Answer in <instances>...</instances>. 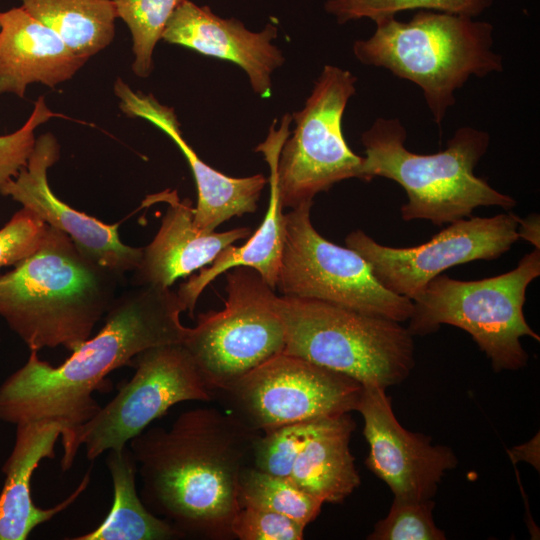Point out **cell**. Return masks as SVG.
<instances>
[{
    "mask_svg": "<svg viewBox=\"0 0 540 540\" xmlns=\"http://www.w3.org/2000/svg\"><path fill=\"white\" fill-rule=\"evenodd\" d=\"M260 434L211 407L181 413L169 429L146 428L128 442L142 502L183 536L233 539L241 475Z\"/></svg>",
    "mask_w": 540,
    "mask_h": 540,
    "instance_id": "cell-1",
    "label": "cell"
},
{
    "mask_svg": "<svg viewBox=\"0 0 540 540\" xmlns=\"http://www.w3.org/2000/svg\"><path fill=\"white\" fill-rule=\"evenodd\" d=\"M184 311L171 288L131 285L117 296L100 331L59 366L30 350L26 363L0 385V421L17 425L59 419L74 436L75 429L101 408L92 394L107 386L112 371L129 366L135 355L148 348L183 342L187 327L180 314ZM68 460L72 466L71 449Z\"/></svg>",
    "mask_w": 540,
    "mask_h": 540,
    "instance_id": "cell-2",
    "label": "cell"
},
{
    "mask_svg": "<svg viewBox=\"0 0 540 540\" xmlns=\"http://www.w3.org/2000/svg\"><path fill=\"white\" fill-rule=\"evenodd\" d=\"M121 276L47 227L37 249L0 275V316L30 350H75L124 286Z\"/></svg>",
    "mask_w": 540,
    "mask_h": 540,
    "instance_id": "cell-3",
    "label": "cell"
},
{
    "mask_svg": "<svg viewBox=\"0 0 540 540\" xmlns=\"http://www.w3.org/2000/svg\"><path fill=\"white\" fill-rule=\"evenodd\" d=\"M407 132L397 118H377L361 135L365 156L360 179L384 177L406 192L404 221L425 219L441 226L472 216L478 207H515L513 197L491 187L474 173L487 152L489 133L470 126L459 128L446 148L433 154L413 153L405 147Z\"/></svg>",
    "mask_w": 540,
    "mask_h": 540,
    "instance_id": "cell-4",
    "label": "cell"
},
{
    "mask_svg": "<svg viewBox=\"0 0 540 540\" xmlns=\"http://www.w3.org/2000/svg\"><path fill=\"white\" fill-rule=\"evenodd\" d=\"M375 23L370 38L354 43L355 57L418 85L439 127L455 103L454 92L471 76L503 70L502 57L493 50V27L487 22L420 10L409 22L390 16Z\"/></svg>",
    "mask_w": 540,
    "mask_h": 540,
    "instance_id": "cell-5",
    "label": "cell"
},
{
    "mask_svg": "<svg viewBox=\"0 0 540 540\" xmlns=\"http://www.w3.org/2000/svg\"><path fill=\"white\" fill-rule=\"evenodd\" d=\"M277 309L284 354L384 389L403 382L415 366L413 336L400 322L293 296H278Z\"/></svg>",
    "mask_w": 540,
    "mask_h": 540,
    "instance_id": "cell-6",
    "label": "cell"
},
{
    "mask_svg": "<svg viewBox=\"0 0 540 540\" xmlns=\"http://www.w3.org/2000/svg\"><path fill=\"white\" fill-rule=\"evenodd\" d=\"M540 275V249L524 255L516 268L473 281L438 275L413 302L407 330L412 336L437 331L442 324L470 334L496 372L527 365L520 339L539 335L526 322L523 306L529 284Z\"/></svg>",
    "mask_w": 540,
    "mask_h": 540,
    "instance_id": "cell-7",
    "label": "cell"
},
{
    "mask_svg": "<svg viewBox=\"0 0 540 540\" xmlns=\"http://www.w3.org/2000/svg\"><path fill=\"white\" fill-rule=\"evenodd\" d=\"M356 81L350 71L326 65L304 108L285 115L280 129L274 131L273 125L256 147L273 165L283 208L313 201L342 180L360 179L363 157L350 149L342 131Z\"/></svg>",
    "mask_w": 540,
    "mask_h": 540,
    "instance_id": "cell-8",
    "label": "cell"
},
{
    "mask_svg": "<svg viewBox=\"0 0 540 540\" xmlns=\"http://www.w3.org/2000/svg\"><path fill=\"white\" fill-rule=\"evenodd\" d=\"M225 276L224 308L200 314L182 342L211 392L225 391L285 347L275 290L250 267H233Z\"/></svg>",
    "mask_w": 540,
    "mask_h": 540,
    "instance_id": "cell-9",
    "label": "cell"
},
{
    "mask_svg": "<svg viewBox=\"0 0 540 540\" xmlns=\"http://www.w3.org/2000/svg\"><path fill=\"white\" fill-rule=\"evenodd\" d=\"M305 202L284 214L285 236L276 288L283 296L316 299L397 322L413 302L384 288L356 251L334 244L314 228Z\"/></svg>",
    "mask_w": 540,
    "mask_h": 540,
    "instance_id": "cell-10",
    "label": "cell"
},
{
    "mask_svg": "<svg viewBox=\"0 0 540 540\" xmlns=\"http://www.w3.org/2000/svg\"><path fill=\"white\" fill-rule=\"evenodd\" d=\"M129 366L132 378L119 386L115 397L74 431L71 456L84 445L94 461L108 450H121L172 406L184 401H209L211 391L182 343L148 348Z\"/></svg>",
    "mask_w": 540,
    "mask_h": 540,
    "instance_id": "cell-11",
    "label": "cell"
},
{
    "mask_svg": "<svg viewBox=\"0 0 540 540\" xmlns=\"http://www.w3.org/2000/svg\"><path fill=\"white\" fill-rule=\"evenodd\" d=\"M363 385L342 373L280 353L235 381L227 392L240 418L260 433L356 410Z\"/></svg>",
    "mask_w": 540,
    "mask_h": 540,
    "instance_id": "cell-12",
    "label": "cell"
},
{
    "mask_svg": "<svg viewBox=\"0 0 540 540\" xmlns=\"http://www.w3.org/2000/svg\"><path fill=\"white\" fill-rule=\"evenodd\" d=\"M520 217L513 212L468 217L452 222L426 243L406 248L379 244L362 230L345 244L370 265L377 281L394 294L414 300L436 276L450 267L493 260L519 240Z\"/></svg>",
    "mask_w": 540,
    "mask_h": 540,
    "instance_id": "cell-13",
    "label": "cell"
},
{
    "mask_svg": "<svg viewBox=\"0 0 540 540\" xmlns=\"http://www.w3.org/2000/svg\"><path fill=\"white\" fill-rule=\"evenodd\" d=\"M364 419L363 434L370 451L366 466L391 489L394 497L432 499L446 471L457 466L447 446L432 445L431 438L406 430L396 419L385 389L363 386L356 408Z\"/></svg>",
    "mask_w": 540,
    "mask_h": 540,
    "instance_id": "cell-14",
    "label": "cell"
},
{
    "mask_svg": "<svg viewBox=\"0 0 540 540\" xmlns=\"http://www.w3.org/2000/svg\"><path fill=\"white\" fill-rule=\"evenodd\" d=\"M60 157L55 136L45 133L36 138L24 168L1 189L48 226L64 232L75 246L99 265L125 276L138 266L143 248L124 244L119 224H106L79 212L58 198L49 186L47 172Z\"/></svg>",
    "mask_w": 540,
    "mask_h": 540,
    "instance_id": "cell-15",
    "label": "cell"
},
{
    "mask_svg": "<svg viewBox=\"0 0 540 540\" xmlns=\"http://www.w3.org/2000/svg\"><path fill=\"white\" fill-rule=\"evenodd\" d=\"M114 91L122 112L143 118L167 134L184 154L197 188L193 222L202 232H213L234 216L253 213L267 180L262 174L244 178L227 176L202 161L182 136L173 108L162 105L151 94L132 90L118 78Z\"/></svg>",
    "mask_w": 540,
    "mask_h": 540,
    "instance_id": "cell-16",
    "label": "cell"
},
{
    "mask_svg": "<svg viewBox=\"0 0 540 540\" xmlns=\"http://www.w3.org/2000/svg\"><path fill=\"white\" fill-rule=\"evenodd\" d=\"M61 438L65 461L73 440L72 429L62 420L45 418L16 425L12 451L2 466L5 482L0 492V540H25L40 524L67 509L86 490L91 469L76 489L51 508H40L31 498V479L39 463L55 458Z\"/></svg>",
    "mask_w": 540,
    "mask_h": 540,
    "instance_id": "cell-17",
    "label": "cell"
},
{
    "mask_svg": "<svg viewBox=\"0 0 540 540\" xmlns=\"http://www.w3.org/2000/svg\"><path fill=\"white\" fill-rule=\"evenodd\" d=\"M277 35L272 24L261 32H251L237 19L220 18L209 7L184 0L170 16L162 39L237 64L247 73L253 91L269 98L271 75L285 60L272 44Z\"/></svg>",
    "mask_w": 540,
    "mask_h": 540,
    "instance_id": "cell-18",
    "label": "cell"
},
{
    "mask_svg": "<svg viewBox=\"0 0 540 540\" xmlns=\"http://www.w3.org/2000/svg\"><path fill=\"white\" fill-rule=\"evenodd\" d=\"M156 202H165L168 208L154 239L143 248L131 285L170 288L177 279L210 265L222 250L251 235L249 227L225 232L198 230L192 203L180 200L176 190L167 189L145 200L147 204Z\"/></svg>",
    "mask_w": 540,
    "mask_h": 540,
    "instance_id": "cell-19",
    "label": "cell"
},
{
    "mask_svg": "<svg viewBox=\"0 0 540 540\" xmlns=\"http://www.w3.org/2000/svg\"><path fill=\"white\" fill-rule=\"evenodd\" d=\"M0 94L23 98L33 83L54 88L88 61L22 7L0 12Z\"/></svg>",
    "mask_w": 540,
    "mask_h": 540,
    "instance_id": "cell-20",
    "label": "cell"
},
{
    "mask_svg": "<svg viewBox=\"0 0 540 540\" xmlns=\"http://www.w3.org/2000/svg\"><path fill=\"white\" fill-rule=\"evenodd\" d=\"M355 427L349 413L312 420L289 479L323 503L343 502L360 484L349 448Z\"/></svg>",
    "mask_w": 540,
    "mask_h": 540,
    "instance_id": "cell-21",
    "label": "cell"
},
{
    "mask_svg": "<svg viewBox=\"0 0 540 540\" xmlns=\"http://www.w3.org/2000/svg\"><path fill=\"white\" fill-rule=\"evenodd\" d=\"M106 465L113 502L103 522L74 540H169L184 537L171 523L144 505L136 487L137 464L128 447L108 450Z\"/></svg>",
    "mask_w": 540,
    "mask_h": 540,
    "instance_id": "cell-22",
    "label": "cell"
},
{
    "mask_svg": "<svg viewBox=\"0 0 540 540\" xmlns=\"http://www.w3.org/2000/svg\"><path fill=\"white\" fill-rule=\"evenodd\" d=\"M21 7L89 59L110 45L117 18L112 0H21Z\"/></svg>",
    "mask_w": 540,
    "mask_h": 540,
    "instance_id": "cell-23",
    "label": "cell"
},
{
    "mask_svg": "<svg viewBox=\"0 0 540 540\" xmlns=\"http://www.w3.org/2000/svg\"><path fill=\"white\" fill-rule=\"evenodd\" d=\"M239 501L241 507L270 510L304 526L315 520L324 504L289 478L274 476L253 466L247 467L241 475Z\"/></svg>",
    "mask_w": 540,
    "mask_h": 540,
    "instance_id": "cell-24",
    "label": "cell"
},
{
    "mask_svg": "<svg viewBox=\"0 0 540 540\" xmlns=\"http://www.w3.org/2000/svg\"><path fill=\"white\" fill-rule=\"evenodd\" d=\"M117 18L127 25L132 38L133 72L141 78L153 70V51L162 39L174 10L184 0H112Z\"/></svg>",
    "mask_w": 540,
    "mask_h": 540,
    "instance_id": "cell-25",
    "label": "cell"
},
{
    "mask_svg": "<svg viewBox=\"0 0 540 540\" xmlns=\"http://www.w3.org/2000/svg\"><path fill=\"white\" fill-rule=\"evenodd\" d=\"M493 0H328L325 9L339 23L360 18L374 22L397 12L412 9L434 10L473 18L485 10Z\"/></svg>",
    "mask_w": 540,
    "mask_h": 540,
    "instance_id": "cell-26",
    "label": "cell"
},
{
    "mask_svg": "<svg viewBox=\"0 0 540 540\" xmlns=\"http://www.w3.org/2000/svg\"><path fill=\"white\" fill-rule=\"evenodd\" d=\"M432 499L408 500L394 497L388 515L375 524L369 540H444V532L433 520Z\"/></svg>",
    "mask_w": 540,
    "mask_h": 540,
    "instance_id": "cell-27",
    "label": "cell"
},
{
    "mask_svg": "<svg viewBox=\"0 0 540 540\" xmlns=\"http://www.w3.org/2000/svg\"><path fill=\"white\" fill-rule=\"evenodd\" d=\"M311 421L285 425L260 434L254 446L252 466L274 476L289 478Z\"/></svg>",
    "mask_w": 540,
    "mask_h": 540,
    "instance_id": "cell-28",
    "label": "cell"
},
{
    "mask_svg": "<svg viewBox=\"0 0 540 540\" xmlns=\"http://www.w3.org/2000/svg\"><path fill=\"white\" fill-rule=\"evenodd\" d=\"M55 116L59 114L51 111L41 96L34 102L31 115L20 129L0 136V189L26 165L36 141V128Z\"/></svg>",
    "mask_w": 540,
    "mask_h": 540,
    "instance_id": "cell-29",
    "label": "cell"
},
{
    "mask_svg": "<svg viewBox=\"0 0 540 540\" xmlns=\"http://www.w3.org/2000/svg\"><path fill=\"white\" fill-rule=\"evenodd\" d=\"M305 528L287 516L251 506L241 507L231 525L240 540H301Z\"/></svg>",
    "mask_w": 540,
    "mask_h": 540,
    "instance_id": "cell-30",
    "label": "cell"
},
{
    "mask_svg": "<svg viewBox=\"0 0 540 540\" xmlns=\"http://www.w3.org/2000/svg\"><path fill=\"white\" fill-rule=\"evenodd\" d=\"M48 225L25 208L0 228V269L15 265L41 243Z\"/></svg>",
    "mask_w": 540,
    "mask_h": 540,
    "instance_id": "cell-31",
    "label": "cell"
},
{
    "mask_svg": "<svg viewBox=\"0 0 540 540\" xmlns=\"http://www.w3.org/2000/svg\"><path fill=\"white\" fill-rule=\"evenodd\" d=\"M540 221L539 215L532 214L525 219H520L518 225L519 239L529 241L535 248L540 249Z\"/></svg>",
    "mask_w": 540,
    "mask_h": 540,
    "instance_id": "cell-32",
    "label": "cell"
},
{
    "mask_svg": "<svg viewBox=\"0 0 540 540\" xmlns=\"http://www.w3.org/2000/svg\"><path fill=\"white\" fill-rule=\"evenodd\" d=\"M539 439L538 434L537 437L532 439L531 441L525 443L524 445L520 447H515L513 450L509 451L510 456H519L517 460H526L530 463H532L535 467L539 466ZM515 461V463L517 462Z\"/></svg>",
    "mask_w": 540,
    "mask_h": 540,
    "instance_id": "cell-33",
    "label": "cell"
},
{
    "mask_svg": "<svg viewBox=\"0 0 540 540\" xmlns=\"http://www.w3.org/2000/svg\"><path fill=\"white\" fill-rule=\"evenodd\" d=\"M0 28H1V22H0Z\"/></svg>",
    "mask_w": 540,
    "mask_h": 540,
    "instance_id": "cell-34",
    "label": "cell"
}]
</instances>
